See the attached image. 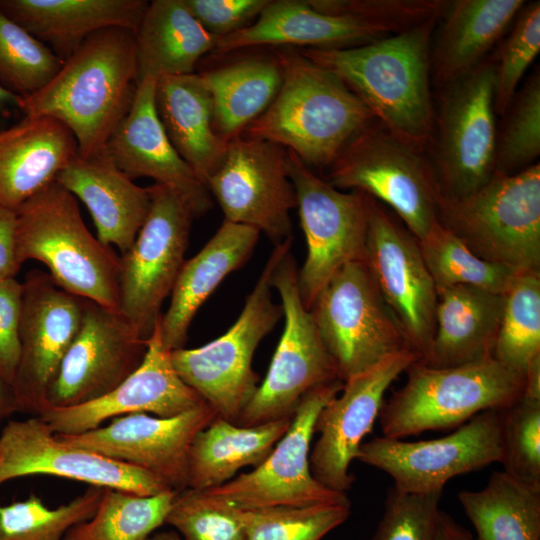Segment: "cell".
<instances>
[{"mask_svg": "<svg viewBox=\"0 0 540 540\" xmlns=\"http://www.w3.org/2000/svg\"><path fill=\"white\" fill-rule=\"evenodd\" d=\"M440 17L365 45L301 53L336 74L384 128L428 149L435 121L431 46Z\"/></svg>", "mask_w": 540, "mask_h": 540, "instance_id": "obj_1", "label": "cell"}, {"mask_svg": "<svg viewBox=\"0 0 540 540\" xmlns=\"http://www.w3.org/2000/svg\"><path fill=\"white\" fill-rule=\"evenodd\" d=\"M138 86L135 33L122 27L100 30L65 61L35 93L21 97L25 116H46L73 134L78 155L89 156L105 145L128 114Z\"/></svg>", "mask_w": 540, "mask_h": 540, "instance_id": "obj_2", "label": "cell"}, {"mask_svg": "<svg viewBox=\"0 0 540 540\" xmlns=\"http://www.w3.org/2000/svg\"><path fill=\"white\" fill-rule=\"evenodd\" d=\"M276 59L281 86L244 136L275 143L310 168H328L346 144L376 119L336 74L301 51L280 47Z\"/></svg>", "mask_w": 540, "mask_h": 540, "instance_id": "obj_3", "label": "cell"}, {"mask_svg": "<svg viewBox=\"0 0 540 540\" xmlns=\"http://www.w3.org/2000/svg\"><path fill=\"white\" fill-rule=\"evenodd\" d=\"M18 257L43 263L64 291L119 311L120 256L94 237L76 198L54 181L16 211Z\"/></svg>", "mask_w": 540, "mask_h": 540, "instance_id": "obj_4", "label": "cell"}, {"mask_svg": "<svg viewBox=\"0 0 540 540\" xmlns=\"http://www.w3.org/2000/svg\"><path fill=\"white\" fill-rule=\"evenodd\" d=\"M407 381L383 403V436L402 439L458 427L486 410H504L523 394L525 376L494 357L452 367L413 362Z\"/></svg>", "mask_w": 540, "mask_h": 540, "instance_id": "obj_5", "label": "cell"}, {"mask_svg": "<svg viewBox=\"0 0 540 540\" xmlns=\"http://www.w3.org/2000/svg\"><path fill=\"white\" fill-rule=\"evenodd\" d=\"M439 223L478 257L515 273L540 271V164L496 172L479 189L441 198Z\"/></svg>", "mask_w": 540, "mask_h": 540, "instance_id": "obj_6", "label": "cell"}, {"mask_svg": "<svg viewBox=\"0 0 540 540\" xmlns=\"http://www.w3.org/2000/svg\"><path fill=\"white\" fill-rule=\"evenodd\" d=\"M293 237L275 245L234 324L220 337L193 349L171 351L180 378L221 418L236 423L258 387L254 353L283 316L273 299V275L291 250Z\"/></svg>", "mask_w": 540, "mask_h": 540, "instance_id": "obj_7", "label": "cell"}, {"mask_svg": "<svg viewBox=\"0 0 540 540\" xmlns=\"http://www.w3.org/2000/svg\"><path fill=\"white\" fill-rule=\"evenodd\" d=\"M325 180L388 205L417 240L439 222L442 194L427 149L400 139L376 120L346 144Z\"/></svg>", "mask_w": 540, "mask_h": 540, "instance_id": "obj_8", "label": "cell"}, {"mask_svg": "<svg viewBox=\"0 0 540 540\" xmlns=\"http://www.w3.org/2000/svg\"><path fill=\"white\" fill-rule=\"evenodd\" d=\"M309 311L343 382L390 356L411 351L363 261L342 266Z\"/></svg>", "mask_w": 540, "mask_h": 540, "instance_id": "obj_9", "label": "cell"}, {"mask_svg": "<svg viewBox=\"0 0 540 540\" xmlns=\"http://www.w3.org/2000/svg\"><path fill=\"white\" fill-rule=\"evenodd\" d=\"M441 89L431 159L442 197L458 198L485 185L495 173V60L485 59Z\"/></svg>", "mask_w": 540, "mask_h": 540, "instance_id": "obj_10", "label": "cell"}, {"mask_svg": "<svg viewBox=\"0 0 540 540\" xmlns=\"http://www.w3.org/2000/svg\"><path fill=\"white\" fill-rule=\"evenodd\" d=\"M298 269L291 250L273 275L280 296L284 328L267 374L244 407L236 424L254 426L292 417L301 398L311 389L340 380L298 289Z\"/></svg>", "mask_w": 540, "mask_h": 540, "instance_id": "obj_11", "label": "cell"}, {"mask_svg": "<svg viewBox=\"0 0 540 540\" xmlns=\"http://www.w3.org/2000/svg\"><path fill=\"white\" fill-rule=\"evenodd\" d=\"M287 151L307 255L298 270V289L309 310L316 297L345 264L363 261L368 225V196L345 192L317 176L296 154Z\"/></svg>", "mask_w": 540, "mask_h": 540, "instance_id": "obj_12", "label": "cell"}, {"mask_svg": "<svg viewBox=\"0 0 540 540\" xmlns=\"http://www.w3.org/2000/svg\"><path fill=\"white\" fill-rule=\"evenodd\" d=\"M148 216L131 247L120 256L119 312L147 340L161 318L185 262L194 216L160 184L149 187Z\"/></svg>", "mask_w": 540, "mask_h": 540, "instance_id": "obj_13", "label": "cell"}, {"mask_svg": "<svg viewBox=\"0 0 540 540\" xmlns=\"http://www.w3.org/2000/svg\"><path fill=\"white\" fill-rule=\"evenodd\" d=\"M343 384L334 380L308 391L297 405L288 430L263 462L251 472L201 491L241 509L351 505L345 493L324 487L310 470V445L317 417L340 393Z\"/></svg>", "mask_w": 540, "mask_h": 540, "instance_id": "obj_14", "label": "cell"}, {"mask_svg": "<svg viewBox=\"0 0 540 540\" xmlns=\"http://www.w3.org/2000/svg\"><path fill=\"white\" fill-rule=\"evenodd\" d=\"M367 202L363 262L400 324L410 350L419 362L428 364L435 333V284L414 235L383 204L370 196Z\"/></svg>", "mask_w": 540, "mask_h": 540, "instance_id": "obj_15", "label": "cell"}, {"mask_svg": "<svg viewBox=\"0 0 540 540\" xmlns=\"http://www.w3.org/2000/svg\"><path fill=\"white\" fill-rule=\"evenodd\" d=\"M206 187L224 220L255 228L275 245L292 237L290 211L297 202L283 147L244 135L234 138Z\"/></svg>", "mask_w": 540, "mask_h": 540, "instance_id": "obj_16", "label": "cell"}, {"mask_svg": "<svg viewBox=\"0 0 540 540\" xmlns=\"http://www.w3.org/2000/svg\"><path fill=\"white\" fill-rule=\"evenodd\" d=\"M501 411L481 412L437 439L408 442L376 436L361 444L357 460L389 474L401 491L442 492L453 477L500 463Z\"/></svg>", "mask_w": 540, "mask_h": 540, "instance_id": "obj_17", "label": "cell"}, {"mask_svg": "<svg viewBox=\"0 0 540 540\" xmlns=\"http://www.w3.org/2000/svg\"><path fill=\"white\" fill-rule=\"evenodd\" d=\"M20 321V355L13 382L18 412L39 416L59 366L76 337L84 299L58 287L47 272L26 274Z\"/></svg>", "mask_w": 540, "mask_h": 540, "instance_id": "obj_18", "label": "cell"}, {"mask_svg": "<svg viewBox=\"0 0 540 540\" xmlns=\"http://www.w3.org/2000/svg\"><path fill=\"white\" fill-rule=\"evenodd\" d=\"M31 475L57 476L143 496L170 490L142 469L66 443L40 416L11 420L0 433V485Z\"/></svg>", "mask_w": 540, "mask_h": 540, "instance_id": "obj_19", "label": "cell"}, {"mask_svg": "<svg viewBox=\"0 0 540 540\" xmlns=\"http://www.w3.org/2000/svg\"><path fill=\"white\" fill-rule=\"evenodd\" d=\"M217 416L205 403L173 417L132 413L85 433L56 435L73 446L142 469L180 492L188 488L192 441Z\"/></svg>", "mask_w": 540, "mask_h": 540, "instance_id": "obj_20", "label": "cell"}, {"mask_svg": "<svg viewBox=\"0 0 540 540\" xmlns=\"http://www.w3.org/2000/svg\"><path fill=\"white\" fill-rule=\"evenodd\" d=\"M146 340L123 315L84 299L80 329L46 395L47 407L93 401L116 388L141 364Z\"/></svg>", "mask_w": 540, "mask_h": 540, "instance_id": "obj_21", "label": "cell"}, {"mask_svg": "<svg viewBox=\"0 0 540 540\" xmlns=\"http://www.w3.org/2000/svg\"><path fill=\"white\" fill-rule=\"evenodd\" d=\"M415 361L411 351L386 358L346 380L341 394L322 408L315 424L320 435L310 452V470L324 487L345 494L352 487L355 477L349 467L379 417L385 392Z\"/></svg>", "mask_w": 540, "mask_h": 540, "instance_id": "obj_22", "label": "cell"}, {"mask_svg": "<svg viewBox=\"0 0 540 540\" xmlns=\"http://www.w3.org/2000/svg\"><path fill=\"white\" fill-rule=\"evenodd\" d=\"M205 403L176 372L171 351L161 339L159 320L146 340V353L141 364L116 388L83 404L48 407L39 416L55 434L74 435L127 414L173 417Z\"/></svg>", "mask_w": 540, "mask_h": 540, "instance_id": "obj_23", "label": "cell"}, {"mask_svg": "<svg viewBox=\"0 0 540 540\" xmlns=\"http://www.w3.org/2000/svg\"><path fill=\"white\" fill-rule=\"evenodd\" d=\"M155 84L152 79L138 82L133 104L105 150L129 178L149 177L165 186L197 218L212 208L213 198L166 135L155 108Z\"/></svg>", "mask_w": 540, "mask_h": 540, "instance_id": "obj_24", "label": "cell"}, {"mask_svg": "<svg viewBox=\"0 0 540 540\" xmlns=\"http://www.w3.org/2000/svg\"><path fill=\"white\" fill-rule=\"evenodd\" d=\"M389 35L392 34L384 28L362 18L321 12L309 0H269L252 24L218 38L214 52L259 45L345 49Z\"/></svg>", "mask_w": 540, "mask_h": 540, "instance_id": "obj_25", "label": "cell"}, {"mask_svg": "<svg viewBox=\"0 0 540 540\" xmlns=\"http://www.w3.org/2000/svg\"><path fill=\"white\" fill-rule=\"evenodd\" d=\"M56 182L87 207L103 245L116 246L121 254L131 247L150 210V188L129 178L105 148L89 156L77 154Z\"/></svg>", "mask_w": 540, "mask_h": 540, "instance_id": "obj_26", "label": "cell"}, {"mask_svg": "<svg viewBox=\"0 0 540 540\" xmlns=\"http://www.w3.org/2000/svg\"><path fill=\"white\" fill-rule=\"evenodd\" d=\"M77 154L71 131L50 117L25 116L0 130V207L16 212Z\"/></svg>", "mask_w": 540, "mask_h": 540, "instance_id": "obj_27", "label": "cell"}, {"mask_svg": "<svg viewBox=\"0 0 540 540\" xmlns=\"http://www.w3.org/2000/svg\"><path fill=\"white\" fill-rule=\"evenodd\" d=\"M259 234L255 228L224 220L203 248L185 260L160 319L161 339L168 350L184 348L195 314L224 278L247 262Z\"/></svg>", "mask_w": 540, "mask_h": 540, "instance_id": "obj_28", "label": "cell"}, {"mask_svg": "<svg viewBox=\"0 0 540 540\" xmlns=\"http://www.w3.org/2000/svg\"><path fill=\"white\" fill-rule=\"evenodd\" d=\"M145 0H0V9L62 61L90 35L110 27L136 31Z\"/></svg>", "mask_w": 540, "mask_h": 540, "instance_id": "obj_29", "label": "cell"}, {"mask_svg": "<svg viewBox=\"0 0 540 540\" xmlns=\"http://www.w3.org/2000/svg\"><path fill=\"white\" fill-rule=\"evenodd\" d=\"M524 4L523 0L448 1L432 39L435 84L442 87L484 61Z\"/></svg>", "mask_w": 540, "mask_h": 540, "instance_id": "obj_30", "label": "cell"}, {"mask_svg": "<svg viewBox=\"0 0 540 540\" xmlns=\"http://www.w3.org/2000/svg\"><path fill=\"white\" fill-rule=\"evenodd\" d=\"M435 333L427 365L452 367L493 357L504 294L458 285L437 292Z\"/></svg>", "mask_w": 540, "mask_h": 540, "instance_id": "obj_31", "label": "cell"}, {"mask_svg": "<svg viewBox=\"0 0 540 540\" xmlns=\"http://www.w3.org/2000/svg\"><path fill=\"white\" fill-rule=\"evenodd\" d=\"M154 100L171 144L206 185L227 144L214 129L212 98L200 74L157 79Z\"/></svg>", "mask_w": 540, "mask_h": 540, "instance_id": "obj_32", "label": "cell"}, {"mask_svg": "<svg viewBox=\"0 0 540 540\" xmlns=\"http://www.w3.org/2000/svg\"><path fill=\"white\" fill-rule=\"evenodd\" d=\"M134 33L138 82L194 73L199 59L215 50L218 39L202 27L183 0L149 2Z\"/></svg>", "mask_w": 540, "mask_h": 540, "instance_id": "obj_33", "label": "cell"}, {"mask_svg": "<svg viewBox=\"0 0 540 540\" xmlns=\"http://www.w3.org/2000/svg\"><path fill=\"white\" fill-rule=\"evenodd\" d=\"M292 417L241 426L217 416L193 439L188 457V488L225 484L246 466H258L288 430Z\"/></svg>", "mask_w": 540, "mask_h": 540, "instance_id": "obj_34", "label": "cell"}, {"mask_svg": "<svg viewBox=\"0 0 540 540\" xmlns=\"http://www.w3.org/2000/svg\"><path fill=\"white\" fill-rule=\"evenodd\" d=\"M210 92L213 125L219 138L228 144L271 104L282 82L275 60L250 57L199 73Z\"/></svg>", "mask_w": 540, "mask_h": 540, "instance_id": "obj_35", "label": "cell"}, {"mask_svg": "<svg viewBox=\"0 0 540 540\" xmlns=\"http://www.w3.org/2000/svg\"><path fill=\"white\" fill-rule=\"evenodd\" d=\"M458 500L474 540H540V491L504 471L492 473L481 490L459 492Z\"/></svg>", "mask_w": 540, "mask_h": 540, "instance_id": "obj_36", "label": "cell"}, {"mask_svg": "<svg viewBox=\"0 0 540 540\" xmlns=\"http://www.w3.org/2000/svg\"><path fill=\"white\" fill-rule=\"evenodd\" d=\"M175 494L143 496L105 488L94 515L71 527L63 540H147L165 523Z\"/></svg>", "mask_w": 540, "mask_h": 540, "instance_id": "obj_37", "label": "cell"}, {"mask_svg": "<svg viewBox=\"0 0 540 540\" xmlns=\"http://www.w3.org/2000/svg\"><path fill=\"white\" fill-rule=\"evenodd\" d=\"M504 298L493 357L525 376L540 357V271L517 274Z\"/></svg>", "mask_w": 540, "mask_h": 540, "instance_id": "obj_38", "label": "cell"}, {"mask_svg": "<svg viewBox=\"0 0 540 540\" xmlns=\"http://www.w3.org/2000/svg\"><path fill=\"white\" fill-rule=\"evenodd\" d=\"M418 244L437 292L466 285L504 294L519 274L478 257L439 222Z\"/></svg>", "mask_w": 540, "mask_h": 540, "instance_id": "obj_39", "label": "cell"}, {"mask_svg": "<svg viewBox=\"0 0 540 540\" xmlns=\"http://www.w3.org/2000/svg\"><path fill=\"white\" fill-rule=\"evenodd\" d=\"M104 490L90 486L73 500L53 509L36 494L0 504V540H63L71 527L94 515Z\"/></svg>", "mask_w": 540, "mask_h": 540, "instance_id": "obj_40", "label": "cell"}, {"mask_svg": "<svg viewBox=\"0 0 540 540\" xmlns=\"http://www.w3.org/2000/svg\"><path fill=\"white\" fill-rule=\"evenodd\" d=\"M63 61L0 9V84L20 97L44 87Z\"/></svg>", "mask_w": 540, "mask_h": 540, "instance_id": "obj_41", "label": "cell"}, {"mask_svg": "<svg viewBox=\"0 0 540 540\" xmlns=\"http://www.w3.org/2000/svg\"><path fill=\"white\" fill-rule=\"evenodd\" d=\"M496 137L495 171L517 173L540 155V74L536 69L514 95Z\"/></svg>", "mask_w": 540, "mask_h": 540, "instance_id": "obj_42", "label": "cell"}, {"mask_svg": "<svg viewBox=\"0 0 540 540\" xmlns=\"http://www.w3.org/2000/svg\"><path fill=\"white\" fill-rule=\"evenodd\" d=\"M241 513L246 540H322L348 519L351 505L241 509Z\"/></svg>", "mask_w": 540, "mask_h": 540, "instance_id": "obj_43", "label": "cell"}, {"mask_svg": "<svg viewBox=\"0 0 540 540\" xmlns=\"http://www.w3.org/2000/svg\"><path fill=\"white\" fill-rule=\"evenodd\" d=\"M504 472L540 491V399L522 395L501 411Z\"/></svg>", "mask_w": 540, "mask_h": 540, "instance_id": "obj_44", "label": "cell"}, {"mask_svg": "<svg viewBox=\"0 0 540 540\" xmlns=\"http://www.w3.org/2000/svg\"><path fill=\"white\" fill-rule=\"evenodd\" d=\"M165 523L183 540H246L241 509L201 490L176 492Z\"/></svg>", "mask_w": 540, "mask_h": 540, "instance_id": "obj_45", "label": "cell"}, {"mask_svg": "<svg viewBox=\"0 0 540 540\" xmlns=\"http://www.w3.org/2000/svg\"><path fill=\"white\" fill-rule=\"evenodd\" d=\"M540 51V2L523 5L496 62V113L504 115L518 85Z\"/></svg>", "mask_w": 540, "mask_h": 540, "instance_id": "obj_46", "label": "cell"}, {"mask_svg": "<svg viewBox=\"0 0 540 540\" xmlns=\"http://www.w3.org/2000/svg\"><path fill=\"white\" fill-rule=\"evenodd\" d=\"M442 492L387 490L384 511L372 540H434Z\"/></svg>", "mask_w": 540, "mask_h": 540, "instance_id": "obj_47", "label": "cell"}, {"mask_svg": "<svg viewBox=\"0 0 540 540\" xmlns=\"http://www.w3.org/2000/svg\"><path fill=\"white\" fill-rule=\"evenodd\" d=\"M317 10L350 14L374 23L390 34L415 27L442 15L448 1L442 0H309Z\"/></svg>", "mask_w": 540, "mask_h": 540, "instance_id": "obj_48", "label": "cell"}, {"mask_svg": "<svg viewBox=\"0 0 540 540\" xmlns=\"http://www.w3.org/2000/svg\"><path fill=\"white\" fill-rule=\"evenodd\" d=\"M202 27L220 38L252 24L269 0H183Z\"/></svg>", "mask_w": 540, "mask_h": 540, "instance_id": "obj_49", "label": "cell"}, {"mask_svg": "<svg viewBox=\"0 0 540 540\" xmlns=\"http://www.w3.org/2000/svg\"><path fill=\"white\" fill-rule=\"evenodd\" d=\"M23 285L16 278L0 281V375L13 385L20 355Z\"/></svg>", "mask_w": 540, "mask_h": 540, "instance_id": "obj_50", "label": "cell"}, {"mask_svg": "<svg viewBox=\"0 0 540 540\" xmlns=\"http://www.w3.org/2000/svg\"><path fill=\"white\" fill-rule=\"evenodd\" d=\"M16 212L0 207V281L15 278L22 264L18 257Z\"/></svg>", "mask_w": 540, "mask_h": 540, "instance_id": "obj_51", "label": "cell"}, {"mask_svg": "<svg viewBox=\"0 0 540 540\" xmlns=\"http://www.w3.org/2000/svg\"><path fill=\"white\" fill-rule=\"evenodd\" d=\"M434 540H474L471 533L440 510Z\"/></svg>", "mask_w": 540, "mask_h": 540, "instance_id": "obj_52", "label": "cell"}, {"mask_svg": "<svg viewBox=\"0 0 540 540\" xmlns=\"http://www.w3.org/2000/svg\"><path fill=\"white\" fill-rule=\"evenodd\" d=\"M15 412L18 404L13 386L0 375V424Z\"/></svg>", "mask_w": 540, "mask_h": 540, "instance_id": "obj_53", "label": "cell"}, {"mask_svg": "<svg viewBox=\"0 0 540 540\" xmlns=\"http://www.w3.org/2000/svg\"><path fill=\"white\" fill-rule=\"evenodd\" d=\"M21 97L14 94L12 91L0 84V106L6 104H18V101Z\"/></svg>", "mask_w": 540, "mask_h": 540, "instance_id": "obj_54", "label": "cell"}, {"mask_svg": "<svg viewBox=\"0 0 540 540\" xmlns=\"http://www.w3.org/2000/svg\"><path fill=\"white\" fill-rule=\"evenodd\" d=\"M147 540H183L177 533L175 532H158L153 533Z\"/></svg>", "mask_w": 540, "mask_h": 540, "instance_id": "obj_55", "label": "cell"}]
</instances>
